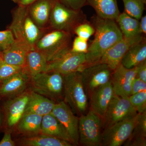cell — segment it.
Masks as SVG:
<instances>
[{
    "instance_id": "6da1fadb",
    "label": "cell",
    "mask_w": 146,
    "mask_h": 146,
    "mask_svg": "<svg viewBox=\"0 0 146 146\" xmlns=\"http://www.w3.org/2000/svg\"><path fill=\"white\" fill-rule=\"evenodd\" d=\"M91 23L95 29V36L85 54L86 66L98 63L108 49L123 38L115 20L96 15L91 18Z\"/></svg>"
},
{
    "instance_id": "7a4b0ae2",
    "label": "cell",
    "mask_w": 146,
    "mask_h": 146,
    "mask_svg": "<svg viewBox=\"0 0 146 146\" xmlns=\"http://www.w3.org/2000/svg\"><path fill=\"white\" fill-rule=\"evenodd\" d=\"M12 21L7 29L14 39L22 41L34 48L35 45L46 32L39 28L29 14L27 7L17 6L12 11Z\"/></svg>"
},
{
    "instance_id": "3957f363",
    "label": "cell",
    "mask_w": 146,
    "mask_h": 146,
    "mask_svg": "<svg viewBox=\"0 0 146 146\" xmlns=\"http://www.w3.org/2000/svg\"><path fill=\"white\" fill-rule=\"evenodd\" d=\"M72 35L62 31L49 30L36 42L34 48L43 54L49 62L71 49Z\"/></svg>"
},
{
    "instance_id": "277c9868",
    "label": "cell",
    "mask_w": 146,
    "mask_h": 146,
    "mask_svg": "<svg viewBox=\"0 0 146 146\" xmlns=\"http://www.w3.org/2000/svg\"><path fill=\"white\" fill-rule=\"evenodd\" d=\"M65 101L74 114L84 115L88 108V98L84 89L81 72L63 75Z\"/></svg>"
},
{
    "instance_id": "5b68a950",
    "label": "cell",
    "mask_w": 146,
    "mask_h": 146,
    "mask_svg": "<svg viewBox=\"0 0 146 146\" xmlns=\"http://www.w3.org/2000/svg\"><path fill=\"white\" fill-rule=\"evenodd\" d=\"M31 91L59 102L64 97V77L57 72L40 73L31 78Z\"/></svg>"
},
{
    "instance_id": "8992f818",
    "label": "cell",
    "mask_w": 146,
    "mask_h": 146,
    "mask_svg": "<svg viewBox=\"0 0 146 146\" xmlns=\"http://www.w3.org/2000/svg\"><path fill=\"white\" fill-rule=\"evenodd\" d=\"M87 21L81 10L68 8L55 0L50 16L49 29L62 31L73 35L76 28Z\"/></svg>"
},
{
    "instance_id": "52a82bcc",
    "label": "cell",
    "mask_w": 146,
    "mask_h": 146,
    "mask_svg": "<svg viewBox=\"0 0 146 146\" xmlns=\"http://www.w3.org/2000/svg\"><path fill=\"white\" fill-rule=\"evenodd\" d=\"M102 118L90 109L79 117V144L85 146H100L101 143Z\"/></svg>"
},
{
    "instance_id": "ba28073f",
    "label": "cell",
    "mask_w": 146,
    "mask_h": 146,
    "mask_svg": "<svg viewBox=\"0 0 146 146\" xmlns=\"http://www.w3.org/2000/svg\"><path fill=\"white\" fill-rule=\"evenodd\" d=\"M137 115L114 123L104 129L101 146H120L124 143L132 133Z\"/></svg>"
},
{
    "instance_id": "9c48e42d",
    "label": "cell",
    "mask_w": 146,
    "mask_h": 146,
    "mask_svg": "<svg viewBox=\"0 0 146 146\" xmlns=\"http://www.w3.org/2000/svg\"><path fill=\"white\" fill-rule=\"evenodd\" d=\"M113 71L107 65L101 63L84 68L81 72L82 80L88 98L96 89L111 81Z\"/></svg>"
},
{
    "instance_id": "30bf717a",
    "label": "cell",
    "mask_w": 146,
    "mask_h": 146,
    "mask_svg": "<svg viewBox=\"0 0 146 146\" xmlns=\"http://www.w3.org/2000/svg\"><path fill=\"white\" fill-rule=\"evenodd\" d=\"M138 114L129 97L119 96L115 94L102 119V127L104 129L114 123L134 117Z\"/></svg>"
},
{
    "instance_id": "8fae6325",
    "label": "cell",
    "mask_w": 146,
    "mask_h": 146,
    "mask_svg": "<svg viewBox=\"0 0 146 146\" xmlns=\"http://www.w3.org/2000/svg\"><path fill=\"white\" fill-rule=\"evenodd\" d=\"M86 66L85 54L73 52L71 49L48 62L47 72L53 71L63 75L80 72Z\"/></svg>"
},
{
    "instance_id": "7c38bea8",
    "label": "cell",
    "mask_w": 146,
    "mask_h": 146,
    "mask_svg": "<svg viewBox=\"0 0 146 146\" xmlns=\"http://www.w3.org/2000/svg\"><path fill=\"white\" fill-rule=\"evenodd\" d=\"M31 91H25L18 96L9 98L4 104L5 122L7 128L15 127L23 116Z\"/></svg>"
},
{
    "instance_id": "4fadbf2b",
    "label": "cell",
    "mask_w": 146,
    "mask_h": 146,
    "mask_svg": "<svg viewBox=\"0 0 146 146\" xmlns=\"http://www.w3.org/2000/svg\"><path fill=\"white\" fill-rule=\"evenodd\" d=\"M67 131L74 145H79V117L75 116L69 105L61 101L55 104L51 112Z\"/></svg>"
},
{
    "instance_id": "5bb4252c",
    "label": "cell",
    "mask_w": 146,
    "mask_h": 146,
    "mask_svg": "<svg viewBox=\"0 0 146 146\" xmlns=\"http://www.w3.org/2000/svg\"><path fill=\"white\" fill-rule=\"evenodd\" d=\"M137 68L128 69L120 64L112 72L111 82L115 95L123 97L131 95V84L136 78Z\"/></svg>"
},
{
    "instance_id": "9a60e30c",
    "label": "cell",
    "mask_w": 146,
    "mask_h": 146,
    "mask_svg": "<svg viewBox=\"0 0 146 146\" xmlns=\"http://www.w3.org/2000/svg\"><path fill=\"white\" fill-rule=\"evenodd\" d=\"M31 77L25 69L11 76L0 83V97L11 98L26 91Z\"/></svg>"
},
{
    "instance_id": "2e32d148",
    "label": "cell",
    "mask_w": 146,
    "mask_h": 146,
    "mask_svg": "<svg viewBox=\"0 0 146 146\" xmlns=\"http://www.w3.org/2000/svg\"><path fill=\"white\" fill-rule=\"evenodd\" d=\"M55 0H37L27 7L29 14L39 28L49 30L51 13Z\"/></svg>"
},
{
    "instance_id": "e0dca14e",
    "label": "cell",
    "mask_w": 146,
    "mask_h": 146,
    "mask_svg": "<svg viewBox=\"0 0 146 146\" xmlns=\"http://www.w3.org/2000/svg\"><path fill=\"white\" fill-rule=\"evenodd\" d=\"M114 94L111 81L98 88L89 97L90 109L102 119Z\"/></svg>"
},
{
    "instance_id": "ac0fdd59",
    "label": "cell",
    "mask_w": 146,
    "mask_h": 146,
    "mask_svg": "<svg viewBox=\"0 0 146 146\" xmlns=\"http://www.w3.org/2000/svg\"><path fill=\"white\" fill-rule=\"evenodd\" d=\"M137 42L123 37L104 54L98 63L106 64L114 70L121 64L129 47Z\"/></svg>"
},
{
    "instance_id": "d6986e66",
    "label": "cell",
    "mask_w": 146,
    "mask_h": 146,
    "mask_svg": "<svg viewBox=\"0 0 146 146\" xmlns=\"http://www.w3.org/2000/svg\"><path fill=\"white\" fill-rule=\"evenodd\" d=\"M32 49L25 42L15 39L6 49L1 52L3 61L24 68L28 53Z\"/></svg>"
},
{
    "instance_id": "ffe728a7",
    "label": "cell",
    "mask_w": 146,
    "mask_h": 146,
    "mask_svg": "<svg viewBox=\"0 0 146 146\" xmlns=\"http://www.w3.org/2000/svg\"><path fill=\"white\" fill-rule=\"evenodd\" d=\"M118 27L126 39L139 42L146 38L141 34L139 20L123 12L120 13L115 19Z\"/></svg>"
},
{
    "instance_id": "44dd1931",
    "label": "cell",
    "mask_w": 146,
    "mask_h": 146,
    "mask_svg": "<svg viewBox=\"0 0 146 146\" xmlns=\"http://www.w3.org/2000/svg\"><path fill=\"white\" fill-rule=\"evenodd\" d=\"M56 102L31 91L25 113H33L43 116L51 113Z\"/></svg>"
},
{
    "instance_id": "7402d4cb",
    "label": "cell",
    "mask_w": 146,
    "mask_h": 146,
    "mask_svg": "<svg viewBox=\"0 0 146 146\" xmlns=\"http://www.w3.org/2000/svg\"><path fill=\"white\" fill-rule=\"evenodd\" d=\"M40 133L63 139L72 144L65 127L51 113L42 117Z\"/></svg>"
},
{
    "instance_id": "603a6c76",
    "label": "cell",
    "mask_w": 146,
    "mask_h": 146,
    "mask_svg": "<svg viewBox=\"0 0 146 146\" xmlns=\"http://www.w3.org/2000/svg\"><path fill=\"white\" fill-rule=\"evenodd\" d=\"M48 62L46 58L41 52L33 48L29 51L26 59L24 68L31 78L47 71Z\"/></svg>"
},
{
    "instance_id": "cb8c5ba5",
    "label": "cell",
    "mask_w": 146,
    "mask_h": 146,
    "mask_svg": "<svg viewBox=\"0 0 146 146\" xmlns=\"http://www.w3.org/2000/svg\"><path fill=\"white\" fill-rule=\"evenodd\" d=\"M145 60H146V38L129 47L121 64L126 68L131 69Z\"/></svg>"
},
{
    "instance_id": "d4e9b609",
    "label": "cell",
    "mask_w": 146,
    "mask_h": 146,
    "mask_svg": "<svg viewBox=\"0 0 146 146\" xmlns=\"http://www.w3.org/2000/svg\"><path fill=\"white\" fill-rule=\"evenodd\" d=\"M87 5L94 9L101 18L115 20L120 12L117 0H86Z\"/></svg>"
},
{
    "instance_id": "484cf974",
    "label": "cell",
    "mask_w": 146,
    "mask_h": 146,
    "mask_svg": "<svg viewBox=\"0 0 146 146\" xmlns=\"http://www.w3.org/2000/svg\"><path fill=\"white\" fill-rule=\"evenodd\" d=\"M42 117L33 113L24 114L17 125L18 132L27 137L39 134Z\"/></svg>"
},
{
    "instance_id": "4316f807",
    "label": "cell",
    "mask_w": 146,
    "mask_h": 146,
    "mask_svg": "<svg viewBox=\"0 0 146 146\" xmlns=\"http://www.w3.org/2000/svg\"><path fill=\"white\" fill-rule=\"evenodd\" d=\"M24 146H72L70 142L46 134L39 133L35 136H25L20 141Z\"/></svg>"
},
{
    "instance_id": "83f0119b",
    "label": "cell",
    "mask_w": 146,
    "mask_h": 146,
    "mask_svg": "<svg viewBox=\"0 0 146 146\" xmlns=\"http://www.w3.org/2000/svg\"><path fill=\"white\" fill-rule=\"evenodd\" d=\"M124 6V12L138 20L143 16L146 0H123Z\"/></svg>"
},
{
    "instance_id": "f1b7e54d",
    "label": "cell",
    "mask_w": 146,
    "mask_h": 146,
    "mask_svg": "<svg viewBox=\"0 0 146 146\" xmlns=\"http://www.w3.org/2000/svg\"><path fill=\"white\" fill-rule=\"evenodd\" d=\"M129 99L138 113L146 111V91L131 95Z\"/></svg>"
},
{
    "instance_id": "f546056e",
    "label": "cell",
    "mask_w": 146,
    "mask_h": 146,
    "mask_svg": "<svg viewBox=\"0 0 146 146\" xmlns=\"http://www.w3.org/2000/svg\"><path fill=\"white\" fill-rule=\"evenodd\" d=\"M95 33V29L91 23L86 21L78 25L74 31V34L88 41Z\"/></svg>"
},
{
    "instance_id": "4dcf8cb0",
    "label": "cell",
    "mask_w": 146,
    "mask_h": 146,
    "mask_svg": "<svg viewBox=\"0 0 146 146\" xmlns=\"http://www.w3.org/2000/svg\"><path fill=\"white\" fill-rule=\"evenodd\" d=\"M131 135L146 137V112L138 113L136 122Z\"/></svg>"
},
{
    "instance_id": "1f68e13d",
    "label": "cell",
    "mask_w": 146,
    "mask_h": 146,
    "mask_svg": "<svg viewBox=\"0 0 146 146\" xmlns=\"http://www.w3.org/2000/svg\"><path fill=\"white\" fill-rule=\"evenodd\" d=\"M23 67L11 65L2 61L0 63V83L21 70Z\"/></svg>"
},
{
    "instance_id": "d6a6232c",
    "label": "cell",
    "mask_w": 146,
    "mask_h": 146,
    "mask_svg": "<svg viewBox=\"0 0 146 146\" xmlns=\"http://www.w3.org/2000/svg\"><path fill=\"white\" fill-rule=\"evenodd\" d=\"M14 40L12 33L8 29L0 31V52L6 49Z\"/></svg>"
},
{
    "instance_id": "836d02e7",
    "label": "cell",
    "mask_w": 146,
    "mask_h": 146,
    "mask_svg": "<svg viewBox=\"0 0 146 146\" xmlns=\"http://www.w3.org/2000/svg\"><path fill=\"white\" fill-rule=\"evenodd\" d=\"M87 40L76 36L72 43L71 50L77 53L86 54L88 48Z\"/></svg>"
},
{
    "instance_id": "e575fe53",
    "label": "cell",
    "mask_w": 146,
    "mask_h": 146,
    "mask_svg": "<svg viewBox=\"0 0 146 146\" xmlns=\"http://www.w3.org/2000/svg\"><path fill=\"white\" fill-rule=\"evenodd\" d=\"M67 7L74 10H81L84 7L87 5L86 0H56Z\"/></svg>"
},
{
    "instance_id": "d590c367",
    "label": "cell",
    "mask_w": 146,
    "mask_h": 146,
    "mask_svg": "<svg viewBox=\"0 0 146 146\" xmlns=\"http://www.w3.org/2000/svg\"><path fill=\"white\" fill-rule=\"evenodd\" d=\"M123 144L125 146H146V137L131 135Z\"/></svg>"
},
{
    "instance_id": "8d00e7d4",
    "label": "cell",
    "mask_w": 146,
    "mask_h": 146,
    "mask_svg": "<svg viewBox=\"0 0 146 146\" xmlns=\"http://www.w3.org/2000/svg\"><path fill=\"white\" fill-rule=\"evenodd\" d=\"M145 91H146V82L135 78L131 84V95Z\"/></svg>"
},
{
    "instance_id": "74e56055",
    "label": "cell",
    "mask_w": 146,
    "mask_h": 146,
    "mask_svg": "<svg viewBox=\"0 0 146 146\" xmlns=\"http://www.w3.org/2000/svg\"><path fill=\"white\" fill-rule=\"evenodd\" d=\"M136 78L146 82V60L138 64L137 66Z\"/></svg>"
},
{
    "instance_id": "f35d334b",
    "label": "cell",
    "mask_w": 146,
    "mask_h": 146,
    "mask_svg": "<svg viewBox=\"0 0 146 146\" xmlns=\"http://www.w3.org/2000/svg\"><path fill=\"white\" fill-rule=\"evenodd\" d=\"M14 141L11 138L10 131L7 130L5 133L3 137L0 141V146H15Z\"/></svg>"
},
{
    "instance_id": "ab89813d",
    "label": "cell",
    "mask_w": 146,
    "mask_h": 146,
    "mask_svg": "<svg viewBox=\"0 0 146 146\" xmlns=\"http://www.w3.org/2000/svg\"><path fill=\"white\" fill-rule=\"evenodd\" d=\"M37 0H11L13 3L19 6L27 7L31 5Z\"/></svg>"
},
{
    "instance_id": "60d3db41",
    "label": "cell",
    "mask_w": 146,
    "mask_h": 146,
    "mask_svg": "<svg viewBox=\"0 0 146 146\" xmlns=\"http://www.w3.org/2000/svg\"><path fill=\"white\" fill-rule=\"evenodd\" d=\"M140 31L141 34L144 36H146V16H142L139 20Z\"/></svg>"
},
{
    "instance_id": "b9f144b4",
    "label": "cell",
    "mask_w": 146,
    "mask_h": 146,
    "mask_svg": "<svg viewBox=\"0 0 146 146\" xmlns=\"http://www.w3.org/2000/svg\"><path fill=\"white\" fill-rule=\"evenodd\" d=\"M2 56H1V52H0V63H1L2 62Z\"/></svg>"
},
{
    "instance_id": "7bdbcfd3",
    "label": "cell",
    "mask_w": 146,
    "mask_h": 146,
    "mask_svg": "<svg viewBox=\"0 0 146 146\" xmlns=\"http://www.w3.org/2000/svg\"><path fill=\"white\" fill-rule=\"evenodd\" d=\"M1 121H2L1 116V114H0V127H1Z\"/></svg>"
}]
</instances>
